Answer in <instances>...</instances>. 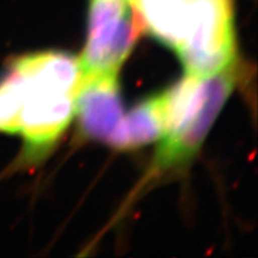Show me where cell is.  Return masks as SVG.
Here are the masks:
<instances>
[{
	"instance_id": "obj_6",
	"label": "cell",
	"mask_w": 258,
	"mask_h": 258,
	"mask_svg": "<svg viewBox=\"0 0 258 258\" xmlns=\"http://www.w3.org/2000/svg\"><path fill=\"white\" fill-rule=\"evenodd\" d=\"M166 91L151 97L121 118L106 143L121 150L150 144L165 131Z\"/></svg>"
},
{
	"instance_id": "obj_4",
	"label": "cell",
	"mask_w": 258,
	"mask_h": 258,
	"mask_svg": "<svg viewBox=\"0 0 258 258\" xmlns=\"http://www.w3.org/2000/svg\"><path fill=\"white\" fill-rule=\"evenodd\" d=\"M128 6L127 0H90L88 41L78 61L82 77L117 73L141 27Z\"/></svg>"
},
{
	"instance_id": "obj_3",
	"label": "cell",
	"mask_w": 258,
	"mask_h": 258,
	"mask_svg": "<svg viewBox=\"0 0 258 258\" xmlns=\"http://www.w3.org/2000/svg\"><path fill=\"white\" fill-rule=\"evenodd\" d=\"M179 38L173 48L186 74L208 77L235 59L232 0H178Z\"/></svg>"
},
{
	"instance_id": "obj_7",
	"label": "cell",
	"mask_w": 258,
	"mask_h": 258,
	"mask_svg": "<svg viewBox=\"0 0 258 258\" xmlns=\"http://www.w3.org/2000/svg\"><path fill=\"white\" fill-rule=\"evenodd\" d=\"M128 2V4L131 5V8H134V3H135V0H127Z\"/></svg>"
},
{
	"instance_id": "obj_5",
	"label": "cell",
	"mask_w": 258,
	"mask_h": 258,
	"mask_svg": "<svg viewBox=\"0 0 258 258\" xmlns=\"http://www.w3.org/2000/svg\"><path fill=\"white\" fill-rule=\"evenodd\" d=\"M76 112L86 137L108 141L123 112L116 74L82 77Z\"/></svg>"
},
{
	"instance_id": "obj_1",
	"label": "cell",
	"mask_w": 258,
	"mask_h": 258,
	"mask_svg": "<svg viewBox=\"0 0 258 258\" xmlns=\"http://www.w3.org/2000/svg\"><path fill=\"white\" fill-rule=\"evenodd\" d=\"M11 64L23 83L18 133L24 138L27 158H37L55 143L76 112L79 62L69 54L44 51Z\"/></svg>"
},
{
	"instance_id": "obj_2",
	"label": "cell",
	"mask_w": 258,
	"mask_h": 258,
	"mask_svg": "<svg viewBox=\"0 0 258 258\" xmlns=\"http://www.w3.org/2000/svg\"><path fill=\"white\" fill-rule=\"evenodd\" d=\"M231 67L208 77L186 74L166 91L165 131L156 157L160 169L188 160L201 146L234 86Z\"/></svg>"
}]
</instances>
